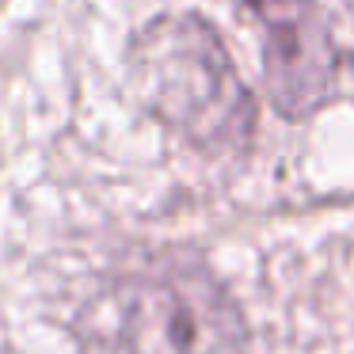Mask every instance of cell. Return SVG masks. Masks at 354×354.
Wrapping results in <instances>:
<instances>
[{
  "instance_id": "obj_3",
  "label": "cell",
  "mask_w": 354,
  "mask_h": 354,
  "mask_svg": "<svg viewBox=\"0 0 354 354\" xmlns=\"http://www.w3.org/2000/svg\"><path fill=\"white\" fill-rule=\"evenodd\" d=\"M263 35V80L286 118L324 107L335 84V42L316 0H248Z\"/></svg>"
},
{
  "instance_id": "obj_1",
  "label": "cell",
  "mask_w": 354,
  "mask_h": 354,
  "mask_svg": "<svg viewBox=\"0 0 354 354\" xmlns=\"http://www.w3.org/2000/svg\"><path fill=\"white\" fill-rule=\"evenodd\" d=\"M130 73L145 107L202 149H229L252 133L255 100L221 35L198 16H160L138 31Z\"/></svg>"
},
{
  "instance_id": "obj_2",
  "label": "cell",
  "mask_w": 354,
  "mask_h": 354,
  "mask_svg": "<svg viewBox=\"0 0 354 354\" xmlns=\"http://www.w3.org/2000/svg\"><path fill=\"white\" fill-rule=\"evenodd\" d=\"M126 354H248L244 316L198 267L133 278L122 301Z\"/></svg>"
}]
</instances>
